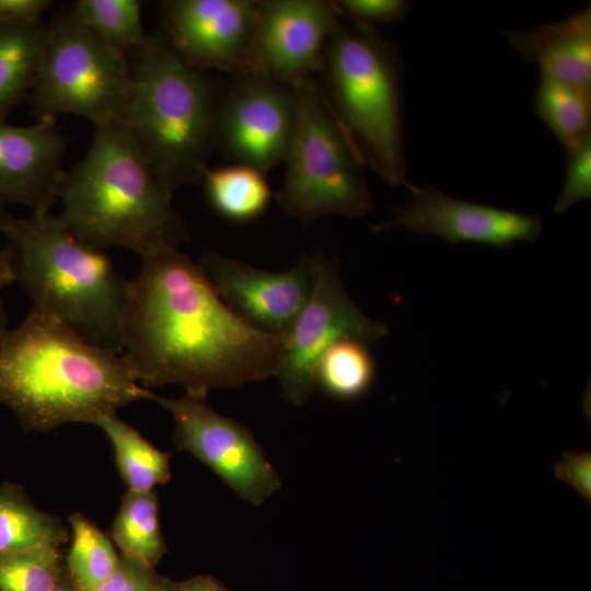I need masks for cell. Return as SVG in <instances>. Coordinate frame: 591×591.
<instances>
[{"instance_id":"6da1fadb","label":"cell","mask_w":591,"mask_h":591,"mask_svg":"<svg viewBox=\"0 0 591 591\" xmlns=\"http://www.w3.org/2000/svg\"><path fill=\"white\" fill-rule=\"evenodd\" d=\"M141 259L128 279L120 355L142 386L178 384L207 397L276 376L282 338L235 314L198 264L179 248Z\"/></svg>"},{"instance_id":"7a4b0ae2","label":"cell","mask_w":591,"mask_h":591,"mask_svg":"<svg viewBox=\"0 0 591 591\" xmlns=\"http://www.w3.org/2000/svg\"><path fill=\"white\" fill-rule=\"evenodd\" d=\"M154 397L120 354L33 308L0 338V402L27 430L94 425L123 406Z\"/></svg>"},{"instance_id":"3957f363","label":"cell","mask_w":591,"mask_h":591,"mask_svg":"<svg viewBox=\"0 0 591 591\" xmlns=\"http://www.w3.org/2000/svg\"><path fill=\"white\" fill-rule=\"evenodd\" d=\"M172 194L120 124L96 127L86 154L67 173L60 217L84 243L142 258L189 240Z\"/></svg>"},{"instance_id":"277c9868","label":"cell","mask_w":591,"mask_h":591,"mask_svg":"<svg viewBox=\"0 0 591 591\" xmlns=\"http://www.w3.org/2000/svg\"><path fill=\"white\" fill-rule=\"evenodd\" d=\"M3 234L15 282L30 296L32 308L88 341L121 354L128 279L103 250L78 239L60 215L50 211L13 217Z\"/></svg>"},{"instance_id":"5b68a950","label":"cell","mask_w":591,"mask_h":591,"mask_svg":"<svg viewBox=\"0 0 591 591\" xmlns=\"http://www.w3.org/2000/svg\"><path fill=\"white\" fill-rule=\"evenodd\" d=\"M135 55L120 125L172 193L200 183L216 148L213 84L161 38L150 36Z\"/></svg>"},{"instance_id":"8992f818","label":"cell","mask_w":591,"mask_h":591,"mask_svg":"<svg viewBox=\"0 0 591 591\" xmlns=\"http://www.w3.org/2000/svg\"><path fill=\"white\" fill-rule=\"evenodd\" d=\"M321 72L366 165L391 187L408 189L398 47L375 27L341 22L326 45Z\"/></svg>"},{"instance_id":"52a82bcc","label":"cell","mask_w":591,"mask_h":591,"mask_svg":"<svg viewBox=\"0 0 591 591\" xmlns=\"http://www.w3.org/2000/svg\"><path fill=\"white\" fill-rule=\"evenodd\" d=\"M299 105L298 128L285 160L275 199L290 218L309 224L321 218H360L373 202L366 163L354 139L314 77L292 85Z\"/></svg>"},{"instance_id":"ba28073f","label":"cell","mask_w":591,"mask_h":591,"mask_svg":"<svg viewBox=\"0 0 591 591\" xmlns=\"http://www.w3.org/2000/svg\"><path fill=\"white\" fill-rule=\"evenodd\" d=\"M130 86L125 53L96 36L71 11L51 19L42 67L27 97L37 120L76 115L94 128L120 124Z\"/></svg>"},{"instance_id":"9c48e42d","label":"cell","mask_w":591,"mask_h":591,"mask_svg":"<svg viewBox=\"0 0 591 591\" xmlns=\"http://www.w3.org/2000/svg\"><path fill=\"white\" fill-rule=\"evenodd\" d=\"M309 297L282 338L283 355L276 374L285 399L306 403L315 387V370L323 354L336 341L356 338L367 344L390 334L389 327L363 314L348 296L338 262L323 252L311 256Z\"/></svg>"},{"instance_id":"30bf717a","label":"cell","mask_w":591,"mask_h":591,"mask_svg":"<svg viewBox=\"0 0 591 591\" xmlns=\"http://www.w3.org/2000/svg\"><path fill=\"white\" fill-rule=\"evenodd\" d=\"M153 401L173 419L176 449L209 467L242 500L258 507L280 489L281 479L252 431L213 410L206 397L186 393Z\"/></svg>"},{"instance_id":"8fae6325","label":"cell","mask_w":591,"mask_h":591,"mask_svg":"<svg viewBox=\"0 0 591 591\" xmlns=\"http://www.w3.org/2000/svg\"><path fill=\"white\" fill-rule=\"evenodd\" d=\"M237 78L217 107L216 147L233 163L263 173L285 163L294 139L299 105L292 85L252 74Z\"/></svg>"},{"instance_id":"7c38bea8","label":"cell","mask_w":591,"mask_h":591,"mask_svg":"<svg viewBox=\"0 0 591 591\" xmlns=\"http://www.w3.org/2000/svg\"><path fill=\"white\" fill-rule=\"evenodd\" d=\"M341 22L332 1H258L246 73L287 85L314 77Z\"/></svg>"},{"instance_id":"4fadbf2b","label":"cell","mask_w":591,"mask_h":591,"mask_svg":"<svg viewBox=\"0 0 591 591\" xmlns=\"http://www.w3.org/2000/svg\"><path fill=\"white\" fill-rule=\"evenodd\" d=\"M257 7L255 0H165L160 2V13L167 44L188 65L243 74Z\"/></svg>"},{"instance_id":"5bb4252c","label":"cell","mask_w":591,"mask_h":591,"mask_svg":"<svg viewBox=\"0 0 591 591\" xmlns=\"http://www.w3.org/2000/svg\"><path fill=\"white\" fill-rule=\"evenodd\" d=\"M198 265L219 298L242 320L283 338L303 308L312 282L311 256L273 273L236 258L205 251Z\"/></svg>"},{"instance_id":"9a60e30c","label":"cell","mask_w":591,"mask_h":591,"mask_svg":"<svg viewBox=\"0 0 591 591\" xmlns=\"http://www.w3.org/2000/svg\"><path fill=\"white\" fill-rule=\"evenodd\" d=\"M408 190L410 201L394 209L390 220L373 225V232L405 228L453 244L509 247L535 241L543 231L537 216L459 199L431 186L410 185Z\"/></svg>"},{"instance_id":"2e32d148","label":"cell","mask_w":591,"mask_h":591,"mask_svg":"<svg viewBox=\"0 0 591 591\" xmlns=\"http://www.w3.org/2000/svg\"><path fill=\"white\" fill-rule=\"evenodd\" d=\"M67 136L57 120L27 126L0 120V208L18 204L32 213L48 212L60 199L67 178Z\"/></svg>"},{"instance_id":"e0dca14e","label":"cell","mask_w":591,"mask_h":591,"mask_svg":"<svg viewBox=\"0 0 591 591\" xmlns=\"http://www.w3.org/2000/svg\"><path fill=\"white\" fill-rule=\"evenodd\" d=\"M511 46L541 76L591 89V7L524 32H503Z\"/></svg>"},{"instance_id":"ac0fdd59","label":"cell","mask_w":591,"mask_h":591,"mask_svg":"<svg viewBox=\"0 0 591 591\" xmlns=\"http://www.w3.org/2000/svg\"><path fill=\"white\" fill-rule=\"evenodd\" d=\"M69 540L70 531L61 520L38 509L22 486L9 482L0 486V555L60 548Z\"/></svg>"},{"instance_id":"d6986e66","label":"cell","mask_w":591,"mask_h":591,"mask_svg":"<svg viewBox=\"0 0 591 591\" xmlns=\"http://www.w3.org/2000/svg\"><path fill=\"white\" fill-rule=\"evenodd\" d=\"M47 42L43 22L0 27V120L28 97L40 70Z\"/></svg>"},{"instance_id":"ffe728a7","label":"cell","mask_w":591,"mask_h":591,"mask_svg":"<svg viewBox=\"0 0 591 591\" xmlns=\"http://www.w3.org/2000/svg\"><path fill=\"white\" fill-rule=\"evenodd\" d=\"M94 425L108 439L128 491H154L171 479V454L158 449L116 413L102 416Z\"/></svg>"},{"instance_id":"44dd1931","label":"cell","mask_w":591,"mask_h":591,"mask_svg":"<svg viewBox=\"0 0 591 591\" xmlns=\"http://www.w3.org/2000/svg\"><path fill=\"white\" fill-rule=\"evenodd\" d=\"M200 183L211 209L230 222L245 223L259 218L273 198L266 174L245 164L208 166Z\"/></svg>"},{"instance_id":"7402d4cb","label":"cell","mask_w":591,"mask_h":591,"mask_svg":"<svg viewBox=\"0 0 591 591\" xmlns=\"http://www.w3.org/2000/svg\"><path fill=\"white\" fill-rule=\"evenodd\" d=\"M111 536L120 557L154 568L167 549L160 524L157 491L126 490Z\"/></svg>"},{"instance_id":"603a6c76","label":"cell","mask_w":591,"mask_h":591,"mask_svg":"<svg viewBox=\"0 0 591 591\" xmlns=\"http://www.w3.org/2000/svg\"><path fill=\"white\" fill-rule=\"evenodd\" d=\"M533 104L566 152L591 138V89L540 76Z\"/></svg>"},{"instance_id":"cb8c5ba5","label":"cell","mask_w":591,"mask_h":591,"mask_svg":"<svg viewBox=\"0 0 591 591\" xmlns=\"http://www.w3.org/2000/svg\"><path fill=\"white\" fill-rule=\"evenodd\" d=\"M375 376L376 364L368 344L344 338L321 357L315 370V384L328 397L347 403L367 395Z\"/></svg>"},{"instance_id":"d4e9b609","label":"cell","mask_w":591,"mask_h":591,"mask_svg":"<svg viewBox=\"0 0 591 591\" xmlns=\"http://www.w3.org/2000/svg\"><path fill=\"white\" fill-rule=\"evenodd\" d=\"M70 547L65 569L79 591H92L117 567L120 556L113 541L82 513L69 518Z\"/></svg>"},{"instance_id":"484cf974","label":"cell","mask_w":591,"mask_h":591,"mask_svg":"<svg viewBox=\"0 0 591 591\" xmlns=\"http://www.w3.org/2000/svg\"><path fill=\"white\" fill-rule=\"evenodd\" d=\"M140 0H78L71 13L114 48L136 53L150 38L142 25Z\"/></svg>"},{"instance_id":"4316f807","label":"cell","mask_w":591,"mask_h":591,"mask_svg":"<svg viewBox=\"0 0 591 591\" xmlns=\"http://www.w3.org/2000/svg\"><path fill=\"white\" fill-rule=\"evenodd\" d=\"M62 568L60 548L0 555V591H54Z\"/></svg>"},{"instance_id":"83f0119b","label":"cell","mask_w":591,"mask_h":591,"mask_svg":"<svg viewBox=\"0 0 591 591\" xmlns=\"http://www.w3.org/2000/svg\"><path fill=\"white\" fill-rule=\"evenodd\" d=\"M566 154V178L554 205L557 215H564L575 205L591 198V138Z\"/></svg>"},{"instance_id":"f1b7e54d","label":"cell","mask_w":591,"mask_h":591,"mask_svg":"<svg viewBox=\"0 0 591 591\" xmlns=\"http://www.w3.org/2000/svg\"><path fill=\"white\" fill-rule=\"evenodd\" d=\"M332 4L343 20L369 27L402 21L412 9L407 0H336Z\"/></svg>"},{"instance_id":"f546056e","label":"cell","mask_w":591,"mask_h":591,"mask_svg":"<svg viewBox=\"0 0 591 591\" xmlns=\"http://www.w3.org/2000/svg\"><path fill=\"white\" fill-rule=\"evenodd\" d=\"M162 578L153 567L120 557L115 570L92 591H157Z\"/></svg>"},{"instance_id":"4dcf8cb0","label":"cell","mask_w":591,"mask_h":591,"mask_svg":"<svg viewBox=\"0 0 591 591\" xmlns=\"http://www.w3.org/2000/svg\"><path fill=\"white\" fill-rule=\"evenodd\" d=\"M554 476L569 484L588 502L591 498V454L590 452H565L554 465Z\"/></svg>"},{"instance_id":"1f68e13d","label":"cell","mask_w":591,"mask_h":591,"mask_svg":"<svg viewBox=\"0 0 591 591\" xmlns=\"http://www.w3.org/2000/svg\"><path fill=\"white\" fill-rule=\"evenodd\" d=\"M53 3L49 0H0V27L40 23Z\"/></svg>"},{"instance_id":"d6a6232c","label":"cell","mask_w":591,"mask_h":591,"mask_svg":"<svg viewBox=\"0 0 591 591\" xmlns=\"http://www.w3.org/2000/svg\"><path fill=\"white\" fill-rule=\"evenodd\" d=\"M174 591H230L211 576H195L181 581H172Z\"/></svg>"},{"instance_id":"836d02e7","label":"cell","mask_w":591,"mask_h":591,"mask_svg":"<svg viewBox=\"0 0 591 591\" xmlns=\"http://www.w3.org/2000/svg\"><path fill=\"white\" fill-rule=\"evenodd\" d=\"M13 282H15V279L10 260V255L8 250L4 248L0 251V294L5 287ZM8 329V318L4 311L3 302L0 297V338Z\"/></svg>"},{"instance_id":"e575fe53","label":"cell","mask_w":591,"mask_h":591,"mask_svg":"<svg viewBox=\"0 0 591 591\" xmlns=\"http://www.w3.org/2000/svg\"><path fill=\"white\" fill-rule=\"evenodd\" d=\"M54 591H79L70 580L65 566L61 570L58 583Z\"/></svg>"},{"instance_id":"d590c367","label":"cell","mask_w":591,"mask_h":591,"mask_svg":"<svg viewBox=\"0 0 591 591\" xmlns=\"http://www.w3.org/2000/svg\"><path fill=\"white\" fill-rule=\"evenodd\" d=\"M13 217L4 209L0 208V232L3 233Z\"/></svg>"},{"instance_id":"8d00e7d4","label":"cell","mask_w":591,"mask_h":591,"mask_svg":"<svg viewBox=\"0 0 591 591\" xmlns=\"http://www.w3.org/2000/svg\"><path fill=\"white\" fill-rule=\"evenodd\" d=\"M157 591H174L172 580L163 577Z\"/></svg>"}]
</instances>
